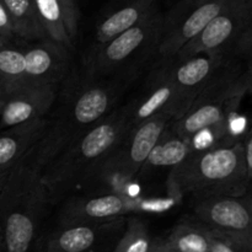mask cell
<instances>
[{"label": "cell", "mask_w": 252, "mask_h": 252, "mask_svg": "<svg viewBox=\"0 0 252 252\" xmlns=\"http://www.w3.org/2000/svg\"><path fill=\"white\" fill-rule=\"evenodd\" d=\"M61 6L62 12H63L64 24H65L66 32H68L69 38L71 42H75L78 37V29H79V6L78 0H57Z\"/></svg>", "instance_id": "obj_25"}, {"label": "cell", "mask_w": 252, "mask_h": 252, "mask_svg": "<svg viewBox=\"0 0 252 252\" xmlns=\"http://www.w3.org/2000/svg\"><path fill=\"white\" fill-rule=\"evenodd\" d=\"M150 252H175V251L167 245L165 239L157 238L154 239V241H153V246Z\"/></svg>", "instance_id": "obj_28"}, {"label": "cell", "mask_w": 252, "mask_h": 252, "mask_svg": "<svg viewBox=\"0 0 252 252\" xmlns=\"http://www.w3.org/2000/svg\"><path fill=\"white\" fill-rule=\"evenodd\" d=\"M6 96H7L6 86L4 85V83H2L1 79H0V105H2V103H4Z\"/></svg>", "instance_id": "obj_30"}, {"label": "cell", "mask_w": 252, "mask_h": 252, "mask_svg": "<svg viewBox=\"0 0 252 252\" xmlns=\"http://www.w3.org/2000/svg\"><path fill=\"white\" fill-rule=\"evenodd\" d=\"M1 107H2V105H0V111H1Z\"/></svg>", "instance_id": "obj_33"}, {"label": "cell", "mask_w": 252, "mask_h": 252, "mask_svg": "<svg viewBox=\"0 0 252 252\" xmlns=\"http://www.w3.org/2000/svg\"><path fill=\"white\" fill-rule=\"evenodd\" d=\"M194 219L208 230L252 249L250 192L243 196H208L196 198Z\"/></svg>", "instance_id": "obj_10"}, {"label": "cell", "mask_w": 252, "mask_h": 252, "mask_svg": "<svg viewBox=\"0 0 252 252\" xmlns=\"http://www.w3.org/2000/svg\"><path fill=\"white\" fill-rule=\"evenodd\" d=\"M48 120L5 129L0 134V170L12 169L32 152L44 134Z\"/></svg>", "instance_id": "obj_18"}, {"label": "cell", "mask_w": 252, "mask_h": 252, "mask_svg": "<svg viewBox=\"0 0 252 252\" xmlns=\"http://www.w3.org/2000/svg\"><path fill=\"white\" fill-rule=\"evenodd\" d=\"M209 252H252L226 236L209 230Z\"/></svg>", "instance_id": "obj_26"}, {"label": "cell", "mask_w": 252, "mask_h": 252, "mask_svg": "<svg viewBox=\"0 0 252 252\" xmlns=\"http://www.w3.org/2000/svg\"><path fill=\"white\" fill-rule=\"evenodd\" d=\"M162 22L164 14L157 6L137 25L89 52L86 78L103 79L111 74L125 71L143 58L157 53Z\"/></svg>", "instance_id": "obj_7"}, {"label": "cell", "mask_w": 252, "mask_h": 252, "mask_svg": "<svg viewBox=\"0 0 252 252\" xmlns=\"http://www.w3.org/2000/svg\"><path fill=\"white\" fill-rule=\"evenodd\" d=\"M6 41H7V39H5L4 37H2L1 34H0V46H1V44L4 43V42H6Z\"/></svg>", "instance_id": "obj_32"}, {"label": "cell", "mask_w": 252, "mask_h": 252, "mask_svg": "<svg viewBox=\"0 0 252 252\" xmlns=\"http://www.w3.org/2000/svg\"><path fill=\"white\" fill-rule=\"evenodd\" d=\"M122 90L120 80L86 78L80 84H70L46 132L29 154L30 160L42 172L71 143L115 111Z\"/></svg>", "instance_id": "obj_1"}, {"label": "cell", "mask_w": 252, "mask_h": 252, "mask_svg": "<svg viewBox=\"0 0 252 252\" xmlns=\"http://www.w3.org/2000/svg\"><path fill=\"white\" fill-rule=\"evenodd\" d=\"M0 252L4 251V243H2V235H1V229H0Z\"/></svg>", "instance_id": "obj_31"}, {"label": "cell", "mask_w": 252, "mask_h": 252, "mask_svg": "<svg viewBox=\"0 0 252 252\" xmlns=\"http://www.w3.org/2000/svg\"><path fill=\"white\" fill-rule=\"evenodd\" d=\"M234 59L208 54H194L186 58L160 62L167 76L176 86L185 105V111L214 78Z\"/></svg>", "instance_id": "obj_11"}, {"label": "cell", "mask_w": 252, "mask_h": 252, "mask_svg": "<svg viewBox=\"0 0 252 252\" xmlns=\"http://www.w3.org/2000/svg\"><path fill=\"white\" fill-rule=\"evenodd\" d=\"M228 0H180L164 14L157 48L160 62L174 58L196 38Z\"/></svg>", "instance_id": "obj_9"}, {"label": "cell", "mask_w": 252, "mask_h": 252, "mask_svg": "<svg viewBox=\"0 0 252 252\" xmlns=\"http://www.w3.org/2000/svg\"><path fill=\"white\" fill-rule=\"evenodd\" d=\"M12 41L0 46V79L6 86L7 95L26 84L24 47L14 44Z\"/></svg>", "instance_id": "obj_23"}, {"label": "cell", "mask_w": 252, "mask_h": 252, "mask_svg": "<svg viewBox=\"0 0 252 252\" xmlns=\"http://www.w3.org/2000/svg\"><path fill=\"white\" fill-rule=\"evenodd\" d=\"M175 252H209V230L194 220H181L165 238Z\"/></svg>", "instance_id": "obj_21"}, {"label": "cell", "mask_w": 252, "mask_h": 252, "mask_svg": "<svg viewBox=\"0 0 252 252\" xmlns=\"http://www.w3.org/2000/svg\"><path fill=\"white\" fill-rule=\"evenodd\" d=\"M39 22L46 32L47 39L64 47L68 51L74 48L64 24L63 12L57 0H32Z\"/></svg>", "instance_id": "obj_22"}, {"label": "cell", "mask_w": 252, "mask_h": 252, "mask_svg": "<svg viewBox=\"0 0 252 252\" xmlns=\"http://www.w3.org/2000/svg\"><path fill=\"white\" fill-rule=\"evenodd\" d=\"M175 118L174 112L165 111L130 127L106 160L100 175L118 177L125 181L134 179L142 171L153 148Z\"/></svg>", "instance_id": "obj_8"}, {"label": "cell", "mask_w": 252, "mask_h": 252, "mask_svg": "<svg viewBox=\"0 0 252 252\" xmlns=\"http://www.w3.org/2000/svg\"><path fill=\"white\" fill-rule=\"evenodd\" d=\"M10 170H11V169H2V170H0V192H1L2 187H4L5 181H6L7 176H9Z\"/></svg>", "instance_id": "obj_29"}, {"label": "cell", "mask_w": 252, "mask_h": 252, "mask_svg": "<svg viewBox=\"0 0 252 252\" xmlns=\"http://www.w3.org/2000/svg\"><path fill=\"white\" fill-rule=\"evenodd\" d=\"M135 209V202L116 192L71 198L62 213V223H106Z\"/></svg>", "instance_id": "obj_15"}, {"label": "cell", "mask_w": 252, "mask_h": 252, "mask_svg": "<svg viewBox=\"0 0 252 252\" xmlns=\"http://www.w3.org/2000/svg\"><path fill=\"white\" fill-rule=\"evenodd\" d=\"M157 6L158 0H112L98 20L90 51L137 25Z\"/></svg>", "instance_id": "obj_17"}, {"label": "cell", "mask_w": 252, "mask_h": 252, "mask_svg": "<svg viewBox=\"0 0 252 252\" xmlns=\"http://www.w3.org/2000/svg\"><path fill=\"white\" fill-rule=\"evenodd\" d=\"M153 241L147 225L138 218H132L125 233L111 252H150Z\"/></svg>", "instance_id": "obj_24"}, {"label": "cell", "mask_w": 252, "mask_h": 252, "mask_svg": "<svg viewBox=\"0 0 252 252\" xmlns=\"http://www.w3.org/2000/svg\"><path fill=\"white\" fill-rule=\"evenodd\" d=\"M41 170L29 155L15 165L0 192V229L5 252H29L49 203Z\"/></svg>", "instance_id": "obj_4"}, {"label": "cell", "mask_w": 252, "mask_h": 252, "mask_svg": "<svg viewBox=\"0 0 252 252\" xmlns=\"http://www.w3.org/2000/svg\"><path fill=\"white\" fill-rule=\"evenodd\" d=\"M129 103L112 111L42 170L41 181L49 201L54 202L81 182L100 175L106 160L129 129Z\"/></svg>", "instance_id": "obj_2"}, {"label": "cell", "mask_w": 252, "mask_h": 252, "mask_svg": "<svg viewBox=\"0 0 252 252\" xmlns=\"http://www.w3.org/2000/svg\"><path fill=\"white\" fill-rule=\"evenodd\" d=\"M192 153L191 139L180 137L170 127L165 129L160 139L153 148L143 170L179 166Z\"/></svg>", "instance_id": "obj_19"}, {"label": "cell", "mask_w": 252, "mask_h": 252, "mask_svg": "<svg viewBox=\"0 0 252 252\" xmlns=\"http://www.w3.org/2000/svg\"><path fill=\"white\" fill-rule=\"evenodd\" d=\"M243 137L229 144L192 152L182 164L171 169L169 193L174 197L191 193L196 198L249 193L252 171L245 161Z\"/></svg>", "instance_id": "obj_3"}, {"label": "cell", "mask_w": 252, "mask_h": 252, "mask_svg": "<svg viewBox=\"0 0 252 252\" xmlns=\"http://www.w3.org/2000/svg\"><path fill=\"white\" fill-rule=\"evenodd\" d=\"M58 88L25 85L11 91L0 111V129H9L46 118L57 98Z\"/></svg>", "instance_id": "obj_12"}, {"label": "cell", "mask_w": 252, "mask_h": 252, "mask_svg": "<svg viewBox=\"0 0 252 252\" xmlns=\"http://www.w3.org/2000/svg\"><path fill=\"white\" fill-rule=\"evenodd\" d=\"M25 85L58 88L69 68L68 49L49 39L34 41L24 47Z\"/></svg>", "instance_id": "obj_13"}, {"label": "cell", "mask_w": 252, "mask_h": 252, "mask_svg": "<svg viewBox=\"0 0 252 252\" xmlns=\"http://www.w3.org/2000/svg\"><path fill=\"white\" fill-rule=\"evenodd\" d=\"M129 105V128L165 111L174 112L176 118L185 112L184 101L161 63H159L157 70L150 75L149 83L143 95L132 101Z\"/></svg>", "instance_id": "obj_14"}, {"label": "cell", "mask_w": 252, "mask_h": 252, "mask_svg": "<svg viewBox=\"0 0 252 252\" xmlns=\"http://www.w3.org/2000/svg\"><path fill=\"white\" fill-rule=\"evenodd\" d=\"M250 88V69L244 71L234 65V61L230 62L189 107L170 123V129L180 137L191 139L202 130L225 125L236 115Z\"/></svg>", "instance_id": "obj_5"}, {"label": "cell", "mask_w": 252, "mask_h": 252, "mask_svg": "<svg viewBox=\"0 0 252 252\" xmlns=\"http://www.w3.org/2000/svg\"><path fill=\"white\" fill-rule=\"evenodd\" d=\"M251 46L252 0H228L203 31L174 58L208 54L228 59H249Z\"/></svg>", "instance_id": "obj_6"}, {"label": "cell", "mask_w": 252, "mask_h": 252, "mask_svg": "<svg viewBox=\"0 0 252 252\" xmlns=\"http://www.w3.org/2000/svg\"><path fill=\"white\" fill-rule=\"evenodd\" d=\"M0 34L5 39H7V41L17 39L16 36H15L14 26L11 24V20H10L9 14H7L6 9H5L1 1H0Z\"/></svg>", "instance_id": "obj_27"}, {"label": "cell", "mask_w": 252, "mask_h": 252, "mask_svg": "<svg viewBox=\"0 0 252 252\" xmlns=\"http://www.w3.org/2000/svg\"><path fill=\"white\" fill-rule=\"evenodd\" d=\"M9 14L17 39L34 42L47 39L32 0H0Z\"/></svg>", "instance_id": "obj_20"}, {"label": "cell", "mask_w": 252, "mask_h": 252, "mask_svg": "<svg viewBox=\"0 0 252 252\" xmlns=\"http://www.w3.org/2000/svg\"><path fill=\"white\" fill-rule=\"evenodd\" d=\"M121 224V219L106 223H62L44 241L42 252H91Z\"/></svg>", "instance_id": "obj_16"}]
</instances>
